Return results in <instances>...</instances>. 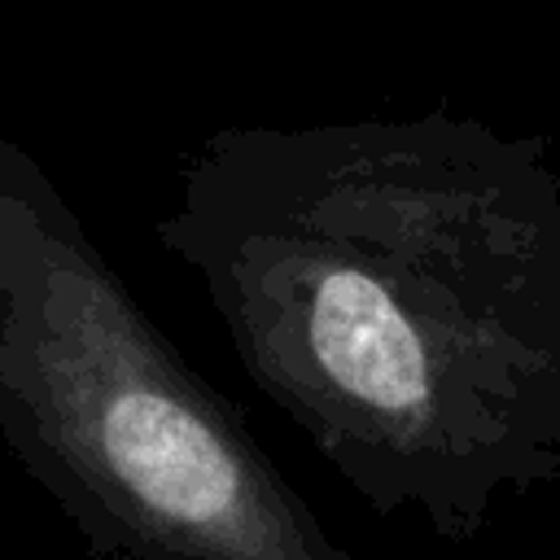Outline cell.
I'll return each mask as SVG.
<instances>
[{"instance_id": "obj_2", "label": "cell", "mask_w": 560, "mask_h": 560, "mask_svg": "<svg viewBox=\"0 0 560 560\" xmlns=\"http://www.w3.org/2000/svg\"><path fill=\"white\" fill-rule=\"evenodd\" d=\"M0 446L96 560H350L0 140Z\"/></svg>"}, {"instance_id": "obj_1", "label": "cell", "mask_w": 560, "mask_h": 560, "mask_svg": "<svg viewBox=\"0 0 560 560\" xmlns=\"http://www.w3.org/2000/svg\"><path fill=\"white\" fill-rule=\"evenodd\" d=\"M158 241L381 516L472 542L560 477V175L477 118L223 127Z\"/></svg>"}]
</instances>
